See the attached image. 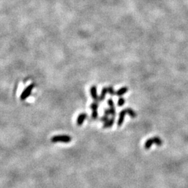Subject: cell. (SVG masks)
Instances as JSON below:
<instances>
[{
	"label": "cell",
	"instance_id": "6da1fadb",
	"mask_svg": "<svg viewBox=\"0 0 188 188\" xmlns=\"http://www.w3.org/2000/svg\"><path fill=\"white\" fill-rule=\"evenodd\" d=\"M153 143H155L157 146H161L163 143V141L158 137H155L150 138L148 139L144 143V148L146 149H149V148L153 146Z\"/></svg>",
	"mask_w": 188,
	"mask_h": 188
},
{
	"label": "cell",
	"instance_id": "7a4b0ae2",
	"mask_svg": "<svg viewBox=\"0 0 188 188\" xmlns=\"http://www.w3.org/2000/svg\"><path fill=\"white\" fill-rule=\"evenodd\" d=\"M71 141L72 137L69 135H55L51 138V141L52 143H69Z\"/></svg>",
	"mask_w": 188,
	"mask_h": 188
},
{
	"label": "cell",
	"instance_id": "3957f363",
	"mask_svg": "<svg viewBox=\"0 0 188 188\" xmlns=\"http://www.w3.org/2000/svg\"><path fill=\"white\" fill-rule=\"evenodd\" d=\"M34 86H35V84L34 83L31 84L29 85L28 86H27L26 88L24 89V91L22 92L21 95H20V100H25L28 98L29 96L32 93V91H33Z\"/></svg>",
	"mask_w": 188,
	"mask_h": 188
},
{
	"label": "cell",
	"instance_id": "277c9868",
	"mask_svg": "<svg viewBox=\"0 0 188 188\" xmlns=\"http://www.w3.org/2000/svg\"><path fill=\"white\" fill-rule=\"evenodd\" d=\"M88 117V115L86 113H81L78 115V119H77V125L78 126H81L84 124V121L86 120Z\"/></svg>",
	"mask_w": 188,
	"mask_h": 188
},
{
	"label": "cell",
	"instance_id": "5b68a950",
	"mask_svg": "<svg viewBox=\"0 0 188 188\" xmlns=\"http://www.w3.org/2000/svg\"><path fill=\"white\" fill-rule=\"evenodd\" d=\"M90 93L93 100H95V102H99V96L97 93V87L95 86H92L91 87Z\"/></svg>",
	"mask_w": 188,
	"mask_h": 188
},
{
	"label": "cell",
	"instance_id": "8992f818",
	"mask_svg": "<svg viewBox=\"0 0 188 188\" xmlns=\"http://www.w3.org/2000/svg\"><path fill=\"white\" fill-rule=\"evenodd\" d=\"M126 114H128L126 109H124V110H122L120 113H119V120H118V123H117V125L119 126H121V125L123 124V123H124V119H125V116H126Z\"/></svg>",
	"mask_w": 188,
	"mask_h": 188
},
{
	"label": "cell",
	"instance_id": "52a82bcc",
	"mask_svg": "<svg viewBox=\"0 0 188 188\" xmlns=\"http://www.w3.org/2000/svg\"><path fill=\"white\" fill-rule=\"evenodd\" d=\"M105 115H112L113 117H115L116 115V109L115 107H110L109 109H105Z\"/></svg>",
	"mask_w": 188,
	"mask_h": 188
},
{
	"label": "cell",
	"instance_id": "ba28073f",
	"mask_svg": "<svg viewBox=\"0 0 188 188\" xmlns=\"http://www.w3.org/2000/svg\"><path fill=\"white\" fill-rule=\"evenodd\" d=\"M114 121H115V119H114V117L112 118V119H109L108 121H107L106 122L104 123L103 124V128H109L114 125Z\"/></svg>",
	"mask_w": 188,
	"mask_h": 188
},
{
	"label": "cell",
	"instance_id": "9c48e42d",
	"mask_svg": "<svg viewBox=\"0 0 188 188\" xmlns=\"http://www.w3.org/2000/svg\"><path fill=\"white\" fill-rule=\"evenodd\" d=\"M108 93V88H104L101 91V94H100V95L99 96V102H101V101H103L104 99L105 98V95L106 94Z\"/></svg>",
	"mask_w": 188,
	"mask_h": 188
},
{
	"label": "cell",
	"instance_id": "30bf717a",
	"mask_svg": "<svg viewBox=\"0 0 188 188\" xmlns=\"http://www.w3.org/2000/svg\"><path fill=\"white\" fill-rule=\"evenodd\" d=\"M127 91H128L127 87H122V88L120 89L116 92V95H117V96H121V95H124V94L126 93Z\"/></svg>",
	"mask_w": 188,
	"mask_h": 188
},
{
	"label": "cell",
	"instance_id": "8fae6325",
	"mask_svg": "<svg viewBox=\"0 0 188 188\" xmlns=\"http://www.w3.org/2000/svg\"><path fill=\"white\" fill-rule=\"evenodd\" d=\"M126 110H127L128 114H129L132 118H135L137 117V113L134 112L133 109H132L131 108H127Z\"/></svg>",
	"mask_w": 188,
	"mask_h": 188
},
{
	"label": "cell",
	"instance_id": "7c38bea8",
	"mask_svg": "<svg viewBox=\"0 0 188 188\" xmlns=\"http://www.w3.org/2000/svg\"><path fill=\"white\" fill-rule=\"evenodd\" d=\"M99 107V105L98 102H94L93 103L91 104L90 108L92 109V110H98Z\"/></svg>",
	"mask_w": 188,
	"mask_h": 188
},
{
	"label": "cell",
	"instance_id": "4fadbf2b",
	"mask_svg": "<svg viewBox=\"0 0 188 188\" xmlns=\"http://www.w3.org/2000/svg\"><path fill=\"white\" fill-rule=\"evenodd\" d=\"M98 110H93V112H92V114H91V119L95 120V119H98Z\"/></svg>",
	"mask_w": 188,
	"mask_h": 188
},
{
	"label": "cell",
	"instance_id": "5bb4252c",
	"mask_svg": "<svg viewBox=\"0 0 188 188\" xmlns=\"http://www.w3.org/2000/svg\"><path fill=\"white\" fill-rule=\"evenodd\" d=\"M125 102H126V100L123 98H120L119 99V100H118V105L119 107H122L125 104Z\"/></svg>",
	"mask_w": 188,
	"mask_h": 188
},
{
	"label": "cell",
	"instance_id": "9a60e30c",
	"mask_svg": "<svg viewBox=\"0 0 188 188\" xmlns=\"http://www.w3.org/2000/svg\"><path fill=\"white\" fill-rule=\"evenodd\" d=\"M107 88H108V93L110 94L111 95H116V92L114 91V88H112V86H109V87H107Z\"/></svg>",
	"mask_w": 188,
	"mask_h": 188
},
{
	"label": "cell",
	"instance_id": "2e32d148",
	"mask_svg": "<svg viewBox=\"0 0 188 188\" xmlns=\"http://www.w3.org/2000/svg\"><path fill=\"white\" fill-rule=\"evenodd\" d=\"M108 117H109V116H107V115H105H105H104V116H103V117H102L100 118V121H102V122H104V123L106 122V121H108V120H109V119H108Z\"/></svg>",
	"mask_w": 188,
	"mask_h": 188
},
{
	"label": "cell",
	"instance_id": "e0dca14e",
	"mask_svg": "<svg viewBox=\"0 0 188 188\" xmlns=\"http://www.w3.org/2000/svg\"><path fill=\"white\" fill-rule=\"evenodd\" d=\"M107 104H108L109 106L110 107H114V101L112 100V99H109L108 101H107Z\"/></svg>",
	"mask_w": 188,
	"mask_h": 188
}]
</instances>
